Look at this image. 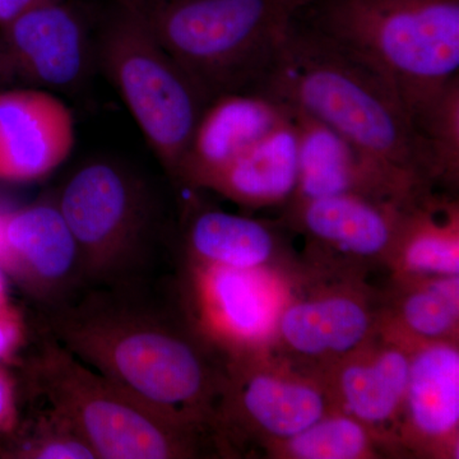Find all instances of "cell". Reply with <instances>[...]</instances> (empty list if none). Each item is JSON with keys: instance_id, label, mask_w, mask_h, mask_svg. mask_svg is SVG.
<instances>
[{"instance_id": "cell-1", "label": "cell", "mask_w": 459, "mask_h": 459, "mask_svg": "<svg viewBox=\"0 0 459 459\" xmlns=\"http://www.w3.org/2000/svg\"><path fill=\"white\" fill-rule=\"evenodd\" d=\"M41 325L91 369L186 424L216 427L226 377L195 338L128 286L41 307Z\"/></svg>"}, {"instance_id": "cell-2", "label": "cell", "mask_w": 459, "mask_h": 459, "mask_svg": "<svg viewBox=\"0 0 459 459\" xmlns=\"http://www.w3.org/2000/svg\"><path fill=\"white\" fill-rule=\"evenodd\" d=\"M253 91L310 115L421 184L431 178L424 142L397 92L312 26L295 21Z\"/></svg>"}, {"instance_id": "cell-3", "label": "cell", "mask_w": 459, "mask_h": 459, "mask_svg": "<svg viewBox=\"0 0 459 459\" xmlns=\"http://www.w3.org/2000/svg\"><path fill=\"white\" fill-rule=\"evenodd\" d=\"M213 100L253 91L301 12L316 0H115Z\"/></svg>"}, {"instance_id": "cell-4", "label": "cell", "mask_w": 459, "mask_h": 459, "mask_svg": "<svg viewBox=\"0 0 459 459\" xmlns=\"http://www.w3.org/2000/svg\"><path fill=\"white\" fill-rule=\"evenodd\" d=\"M314 30L376 72L411 117L457 77L459 0H316Z\"/></svg>"}, {"instance_id": "cell-5", "label": "cell", "mask_w": 459, "mask_h": 459, "mask_svg": "<svg viewBox=\"0 0 459 459\" xmlns=\"http://www.w3.org/2000/svg\"><path fill=\"white\" fill-rule=\"evenodd\" d=\"M27 383L62 416L98 459H174L197 455V427L91 369L45 336L26 368Z\"/></svg>"}, {"instance_id": "cell-6", "label": "cell", "mask_w": 459, "mask_h": 459, "mask_svg": "<svg viewBox=\"0 0 459 459\" xmlns=\"http://www.w3.org/2000/svg\"><path fill=\"white\" fill-rule=\"evenodd\" d=\"M117 7L100 33L99 65L153 155L178 178L199 117L211 100L134 12Z\"/></svg>"}, {"instance_id": "cell-7", "label": "cell", "mask_w": 459, "mask_h": 459, "mask_svg": "<svg viewBox=\"0 0 459 459\" xmlns=\"http://www.w3.org/2000/svg\"><path fill=\"white\" fill-rule=\"evenodd\" d=\"M80 253L83 282L126 285L144 261L152 221L146 184L113 160L72 172L56 198Z\"/></svg>"}, {"instance_id": "cell-8", "label": "cell", "mask_w": 459, "mask_h": 459, "mask_svg": "<svg viewBox=\"0 0 459 459\" xmlns=\"http://www.w3.org/2000/svg\"><path fill=\"white\" fill-rule=\"evenodd\" d=\"M91 41L82 14L56 0L0 26V84L65 91L89 71Z\"/></svg>"}, {"instance_id": "cell-9", "label": "cell", "mask_w": 459, "mask_h": 459, "mask_svg": "<svg viewBox=\"0 0 459 459\" xmlns=\"http://www.w3.org/2000/svg\"><path fill=\"white\" fill-rule=\"evenodd\" d=\"M0 268L41 307L74 295L83 282L80 253L56 199L0 202Z\"/></svg>"}, {"instance_id": "cell-10", "label": "cell", "mask_w": 459, "mask_h": 459, "mask_svg": "<svg viewBox=\"0 0 459 459\" xmlns=\"http://www.w3.org/2000/svg\"><path fill=\"white\" fill-rule=\"evenodd\" d=\"M286 108L298 143L295 198L358 193L409 204L415 197L420 181L373 159L310 115Z\"/></svg>"}, {"instance_id": "cell-11", "label": "cell", "mask_w": 459, "mask_h": 459, "mask_svg": "<svg viewBox=\"0 0 459 459\" xmlns=\"http://www.w3.org/2000/svg\"><path fill=\"white\" fill-rule=\"evenodd\" d=\"M75 143L71 108L47 90L0 91V180L32 183L65 164Z\"/></svg>"}, {"instance_id": "cell-12", "label": "cell", "mask_w": 459, "mask_h": 459, "mask_svg": "<svg viewBox=\"0 0 459 459\" xmlns=\"http://www.w3.org/2000/svg\"><path fill=\"white\" fill-rule=\"evenodd\" d=\"M287 119L285 105L264 93L241 91L217 96L199 117L177 179L202 188L212 175Z\"/></svg>"}, {"instance_id": "cell-13", "label": "cell", "mask_w": 459, "mask_h": 459, "mask_svg": "<svg viewBox=\"0 0 459 459\" xmlns=\"http://www.w3.org/2000/svg\"><path fill=\"white\" fill-rule=\"evenodd\" d=\"M199 305L213 337L230 344L256 342L280 318L277 292L259 268L240 270L197 262Z\"/></svg>"}, {"instance_id": "cell-14", "label": "cell", "mask_w": 459, "mask_h": 459, "mask_svg": "<svg viewBox=\"0 0 459 459\" xmlns=\"http://www.w3.org/2000/svg\"><path fill=\"white\" fill-rule=\"evenodd\" d=\"M410 204L358 193L295 198L294 216L323 243L349 255L374 256L397 243L403 207Z\"/></svg>"}, {"instance_id": "cell-15", "label": "cell", "mask_w": 459, "mask_h": 459, "mask_svg": "<svg viewBox=\"0 0 459 459\" xmlns=\"http://www.w3.org/2000/svg\"><path fill=\"white\" fill-rule=\"evenodd\" d=\"M296 186L298 143L289 114L285 123L217 171L202 188L240 204L262 207L294 197Z\"/></svg>"}, {"instance_id": "cell-16", "label": "cell", "mask_w": 459, "mask_h": 459, "mask_svg": "<svg viewBox=\"0 0 459 459\" xmlns=\"http://www.w3.org/2000/svg\"><path fill=\"white\" fill-rule=\"evenodd\" d=\"M226 406L240 409L253 425L281 440L301 433L327 410L316 386L271 373L253 374L238 388L225 382L217 412Z\"/></svg>"}, {"instance_id": "cell-17", "label": "cell", "mask_w": 459, "mask_h": 459, "mask_svg": "<svg viewBox=\"0 0 459 459\" xmlns=\"http://www.w3.org/2000/svg\"><path fill=\"white\" fill-rule=\"evenodd\" d=\"M370 325L364 305L341 295L289 305L277 322L283 342L310 358L356 351L369 336Z\"/></svg>"}, {"instance_id": "cell-18", "label": "cell", "mask_w": 459, "mask_h": 459, "mask_svg": "<svg viewBox=\"0 0 459 459\" xmlns=\"http://www.w3.org/2000/svg\"><path fill=\"white\" fill-rule=\"evenodd\" d=\"M413 431L428 440H444L459 425V352L451 343L425 346L410 358L403 402Z\"/></svg>"}, {"instance_id": "cell-19", "label": "cell", "mask_w": 459, "mask_h": 459, "mask_svg": "<svg viewBox=\"0 0 459 459\" xmlns=\"http://www.w3.org/2000/svg\"><path fill=\"white\" fill-rule=\"evenodd\" d=\"M411 355L397 346L353 356L338 371L341 403L364 425H383L403 407L409 385Z\"/></svg>"}, {"instance_id": "cell-20", "label": "cell", "mask_w": 459, "mask_h": 459, "mask_svg": "<svg viewBox=\"0 0 459 459\" xmlns=\"http://www.w3.org/2000/svg\"><path fill=\"white\" fill-rule=\"evenodd\" d=\"M188 246L195 261L253 270L270 261L276 238L265 223L223 211L197 214L188 230Z\"/></svg>"}, {"instance_id": "cell-21", "label": "cell", "mask_w": 459, "mask_h": 459, "mask_svg": "<svg viewBox=\"0 0 459 459\" xmlns=\"http://www.w3.org/2000/svg\"><path fill=\"white\" fill-rule=\"evenodd\" d=\"M439 221L428 207L404 211L397 243H402V258L407 271L434 277L459 276L457 210L453 205Z\"/></svg>"}, {"instance_id": "cell-22", "label": "cell", "mask_w": 459, "mask_h": 459, "mask_svg": "<svg viewBox=\"0 0 459 459\" xmlns=\"http://www.w3.org/2000/svg\"><path fill=\"white\" fill-rule=\"evenodd\" d=\"M424 142L431 178L455 180L459 169V75L413 117Z\"/></svg>"}, {"instance_id": "cell-23", "label": "cell", "mask_w": 459, "mask_h": 459, "mask_svg": "<svg viewBox=\"0 0 459 459\" xmlns=\"http://www.w3.org/2000/svg\"><path fill=\"white\" fill-rule=\"evenodd\" d=\"M0 457L98 459L74 428L48 407L31 421L20 422L13 434L0 440Z\"/></svg>"}, {"instance_id": "cell-24", "label": "cell", "mask_w": 459, "mask_h": 459, "mask_svg": "<svg viewBox=\"0 0 459 459\" xmlns=\"http://www.w3.org/2000/svg\"><path fill=\"white\" fill-rule=\"evenodd\" d=\"M282 442L283 453L298 459H359L370 449L367 425L350 415L325 416Z\"/></svg>"}, {"instance_id": "cell-25", "label": "cell", "mask_w": 459, "mask_h": 459, "mask_svg": "<svg viewBox=\"0 0 459 459\" xmlns=\"http://www.w3.org/2000/svg\"><path fill=\"white\" fill-rule=\"evenodd\" d=\"M458 276L437 277L404 299L402 316L413 333L442 338L455 329L459 314Z\"/></svg>"}, {"instance_id": "cell-26", "label": "cell", "mask_w": 459, "mask_h": 459, "mask_svg": "<svg viewBox=\"0 0 459 459\" xmlns=\"http://www.w3.org/2000/svg\"><path fill=\"white\" fill-rule=\"evenodd\" d=\"M25 318L11 301H0V364H7L26 342Z\"/></svg>"}, {"instance_id": "cell-27", "label": "cell", "mask_w": 459, "mask_h": 459, "mask_svg": "<svg viewBox=\"0 0 459 459\" xmlns=\"http://www.w3.org/2000/svg\"><path fill=\"white\" fill-rule=\"evenodd\" d=\"M17 383L5 364H0V440L17 430L21 422Z\"/></svg>"}, {"instance_id": "cell-28", "label": "cell", "mask_w": 459, "mask_h": 459, "mask_svg": "<svg viewBox=\"0 0 459 459\" xmlns=\"http://www.w3.org/2000/svg\"><path fill=\"white\" fill-rule=\"evenodd\" d=\"M56 0H0V26Z\"/></svg>"}, {"instance_id": "cell-29", "label": "cell", "mask_w": 459, "mask_h": 459, "mask_svg": "<svg viewBox=\"0 0 459 459\" xmlns=\"http://www.w3.org/2000/svg\"><path fill=\"white\" fill-rule=\"evenodd\" d=\"M8 300L7 276L0 268V301Z\"/></svg>"}]
</instances>
